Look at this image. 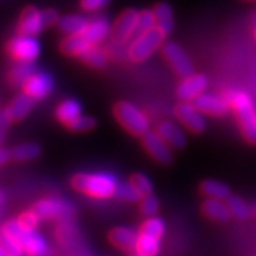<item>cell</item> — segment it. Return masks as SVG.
<instances>
[{
  "instance_id": "cell-16",
  "label": "cell",
  "mask_w": 256,
  "mask_h": 256,
  "mask_svg": "<svg viewBox=\"0 0 256 256\" xmlns=\"http://www.w3.org/2000/svg\"><path fill=\"white\" fill-rule=\"evenodd\" d=\"M36 102L34 99L21 92V94L16 95L10 103L6 104V107H4V110H6V116L10 117V122L17 124L21 122V121L25 120L26 117L29 116L30 112L36 107Z\"/></svg>"
},
{
  "instance_id": "cell-41",
  "label": "cell",
  "mask_w": 256,
  "mask_h": 256,
  "mask_svg": "<svg viewBox=\"0 0 256 256\" xmlns=\"http://www.w3.org/2000/svg\"><path fill=\"white\" fill-rule=\"evenodd\" d=\"M43 16H44V21L47 28H52V26H56L60 20V14L54 8H47V10H43Z\"/></svg>"
},
{
  "instance_id": "cell-48",
  "label": "cell",
  "mask_w": 256,
  "mask_h": 256,
  "mask_svg": "<svg viewBox=\"0 0 256 256\" xmlns=\"http://www.w3.org/2000/svg\"><path fill=\"white\" fill-rule=\"evenodd\" d=\"M133 256H138V255H136V254H134V255Z\"/></svg>"
},
{
  "instance_id": "cell-18",
  "label": "cell",
  "mask_w": 256,
  "mask_h": 256,
  "mask_svg": "<svg viewBox=\"0 0 256 256\" xmlns=\"http://www.w3.org/2000/svg\"><path fill=\"white\" fill-rule=\"evenodd\" d=\"M110 30H112V25L110 20L106 16L96 14L88 18V26L82 34L90 40V43L96 46L103 43L110 36Z\"/></svg>"
},
{
  "instance_id": "cell-2",
  "label": "cell",
  "mask_w": 256,
  "mask_h": 256,
  "mask_svg": "<svg viewBox=\"0 0 256 256\" xmlns=\"http://www.w3.org/2000/svg\"><path fill=\"white\" fill-rule=\"evenodd\" d=\"M224 98L236 114L244 140L251 146H256V110L251 96L246 91L229 90Z\"/></svg>"
},
{
  "instance_id": "cell-11",
  "label": "cell",
  "mask_w": 256,
  "mask_h": 256,
  "mask_svg": "<svg viewBox=\"0 0 256 256\" xmlns=\"http://www.w3.org/2000/svg\"><path fill=\"white\" fill-rule=\"evenodd\" d=\"M55 88V81L50 73L36 69L21 86V92L26 94L36 102L44 100L51 95Z\"/></svg>"
},
{
  "instance_id": "cell-6",
  "label": "cell",
  "mask_w": 256,
  "mask_h": 256,
  "mask_svg": "<svg viewBox=\"0 0 256 256\" xmlns=\"http://www.w3.org/2000/svg\"><path fill=\"white\" fill-rule=\"evenodd\" d=\"M40 220L47 221H70L74 218L76 208L69 202L60 198H43L36 202L32 207Z\"/></svg>"
},
{
  "instance_id": "cell-8",
  "label": "cell",
  "mask_w": 256,
  "mask_h": 256,
  "mask_svg": "<svg viewBox=\"0 0 256 256\" xmlns=\"http://www.w3.org/2000/svg\"><path fill=\"white\" fill-rule=\"evenodd\" d=\"M140 140H142L143 148L154 162H156L160 166L172 164L173 148L162 140V136L156 130H150L148 133L144 134Z\"/></svg>"
},
{
  "instance_id": "cell-5",
  "label": "cell",
  "mask_w": 256,
  "mask_h": 256,
  "mask_svg": "<svg viewBox=\"0 0 256 256\" xmlns=\"http://www.w3.org/2000/svg\"><path fill=\"white\" fill-rule=\"evenodd\" d=\"M4 50L13 62H36L40 55V43L36 36L16 34L6 43Z\"/></svg>"
},
{
  "instance_id": "cell-43",
  "label": "cell",
  "mask_w": 256,
  "mask_h": 256,
  "mask_svg": "<svg viewBox=\"0 0 256 256\" xmlns=\"http://www.w3.org/2000/svg\"><path fill=\"white\" fill-rule=\"evenodd\" d=\"M4 199H6V194H4L3 190H0V206L4 203Z\"/></svg>"
},
{
  "instance_id": "cell-30",
  "label": "cell",
  "mask_w": 256,
  "mask_h": 256,
  "mask_svg": "<svg viewBox=\"0 0 256 256\" xmlns=\"http://www.w3.org/2000/svg\"><path fill=\"white\" fill-rule=\"evenodd\" d=\"M160 251V238L150 234L140 233L134 254L138 256H156Z\"/></svg>"
},
{
  "instance_id": "cell-10",
  "label": "cell",
  "mask_w": 256,
  "mask_h": 256,
  "mask_svg": "<svg viewBox=\"0 0 256 256\" xmlns=\"http://www.w3.org/2000/svg\"><path fill=\"white\" fill-rule=\"evenodd\" d=\"M174 116L192 134H202L207 126L204 116L192 102H180L174 107Z\"/></svg>"
},
{
  "instance_id": "cell-1",
  "label": "cell",
  "mask_w": 256,
  "mask_h": 256,
  "mask_svg": "<svg viewBox=\"0 0 256 256\" xmlns=\"http://www.w3.org/2000/svg\"><path fill=\"white\" fill-rule=\"evenodd\" d=\"M118 182L116 176L107 172H80L70 178V185L76 192L94 199L114 196Z\"/></svg>"
},
{
  "instance_id": "cell-46",
  "label": "cell",
  "mask_w": 256,
  "mask_h": 256,
  "mask_svg": "<svg viewBox=\"0 0 256 256\" xmlns=\"http://www.w3.org/2000/svg\"><path fill=\"white\" fill-rule=\"evenodd\" d=\"M0 256H6V254H4L2 250H0Z\"/></svg>"
},
{
  "instance_id": "cell-25",
  "label": "cell",
  "mask_w": 256,
  "mask_h": 256,
  "mask_svg": "<svg viewBox=\"0 0 256 256\" xmlns=\"http://www.w3.org/2000/svg\"><path fill=\"white\" fill-rule=\"evenodd\" d=\"M154 13L156 17V26L169 36L174 29V14L173 8L166 2H159L154 6Z\"/></svg>"
},
{
  "instance_id": "cell-31",
  "label": "cell",
  "mask_w": 256,
  "mask_h": 256,
  "mask_svg": "<svg viewBox=\"0 0 256 256\" xmlns=\"http://www.w3.org/2000/svg\"><path fill=\"white\" fill-rule=\"evenodd\" d=\"M114 198L120 199L125 203H140L143 195L130 181H120L114 192Z\"/></svg>"
},
{
  "instance_id": "cell-20",
  "label": "cell",
  "mask_w": 256,
  "mask_h": 256,
  "mask_svg": "<svg viewBox=\"0 0 256 256\" xmlns=\"http://www.w3.org/2000/svg\"><path fill=\"white\" fill-rule=\"evenodd\" d=\"M156 132L162 136V140L168 143L173 150L185 148L188 144V136L182 132L180 126H177L172 121L166 120L156 126Z\"/></svg>"
},
{
  "instance_id": "cell-13",
  "label": "cell",
  "mask_w": 256,
  "mask_h": 256,
  "mask_svg": "<svg viewBox=\"0 0 256 256\" xmlns=\"http://www.w3.org/2000/svg\"><path fill=\"white\" fill-rule=\"evenodd\" d=\"M208 84V78L202 73H192L181 80L177 86L176 94L181 102H194L204 92Z\"/></svg>"
},
{
  "instance_id": "cell-26",
  "label": "cell",
  "mask_w": 256,
  "mask_h": 256,
  "mask_svg": "<svg viewBox=\"0 0 256 256\" xmlns=\"http://www.w3.org/2000/svg\"><path fill=\"white\" fill-rule=\"evenodd\" d=\"M88 24V18L81 14H65L60 17L58 22V29L65 36L70 34H82Z\"/></svg>"
},
{
  "instance_id": "cell-34",
  "label": "cell",
  "mask_w": 256,
  "mask_h": 256,
  "mask_svg": "<svg viewBox=\"0 0 256 256\" xmlns=\"http://www.w3.org/2000/svg\"><path fill=\"white\" fill-rule=\"evenodd\" d=\"M0 250L6 254V256H18L24 254L22 244L3 230H0Z\"/></svg>"
},
{
  "instance_id": "cell-23",
  "label": "cell",
  "mask_w": 256,
  "mask_h": 256,
  "mask_svg": "<svg viewBox=\"0 0 256 256\" xmlns=\"http://www.w3.org/2000/svg\"><path fill=\"white\" fill-rule=\"evenodd\" d=\"M199 192L206 198L220 199V200H228V198L232 195L230 188L220 182L218 180H204L199 184Z\"/></svg>"
},
{
  "instance_id": "cell-38",
  "label": "cell",
  "mask_w": 256,
  "mask_h": 256,
  "mask_svg": "<svg viewBox=\"0 0 256 256\" xmlns=\"http://www.w3.org/2000/svg\"><path fill=\"white\" fill-rule=\"evenodd\" d=\"M17 221H18V224L21 225L24 230L32 232L36 229V226L39 225V221H40V218L36 214V211H32V208H30L29 211L21 212L18 214V218H17Z\"/></svg>"
},
{
  "instance_id": "cell-27",
  "label": "cell",
  "mask_w": 256,
  "mask_h": 256,
  "mask_svg": "<svg viewBox=\"0 0 256 256\" xmlns=\"http://www.w3.org/2000/svg\"><path fill=\"white\" fill-rule=\"evenodd\" d=\"M10 154H12V160L17 162H32L42 155V147L34 142L20 143L10 148Z\"/></svg>"
},
{
  "instance_id": "cell-42",
  "label": "cell",
  "mask_w": 256,
  "mask_h": 256,
  "mask_svg": "<svg viewBox=\"0 0 256 256\" xmlns=\"http://www.w3.org/2000/svg\"><path fill=\"white\" fill-rule=\"evenodd\" d=\"M12 160V154H10V150L3 148L0 147V166H6Z\"/></svg>"
},
{
  "instance_id": "cell-15",
  "label": "cell",
  "mask_w": 256,
  "mask_h": 256,
  "mask_svg": "<svg viewBox=\"0 0 256 256\" xmlns=\"http://www.w3.org/2000/svg\"><path fill=\"white\" fill-rule=\"evenodd\" d=\"M192 103L196 106L203 114L212 117H222L228 114L230 106L224 96H218L212 94H200Z\"/></svg>"
},
{
  "instance_id": "cell-9",
  "label": "cell",
  "mask_w": 256,
  "mask_h": 256,
  "mask_svg": "<svg viewBox=\"0 0 256 256\" xmlns=\"http://www.w3.org/2000/svg\"><path fill=\"white\" fill-rule=\"evenodd\" d=\"M162 54L178 77L184 78L194 73L192 58L178 43L166 42L162 47Z\"/></svg>"
},
{
  "instance_id": "cell-47",
  "label": "cell",
  "mask_w": 256,
  "mask_h": 256,
  "mask_svg": "<svg viewBox=\"0 0 256 256\" xmlns=\"http://www.w3.org/2000/svg\"><path fill=\"white\" fill-rule=\"evenodd\" d=\"M0 110H2V95H0Z\"/></svg>"
},
{
  "instance_id": "cell-3",
  "label": "cell",
  "mask_w": 256,
  "mask_h": 256,
  "mask_svg": "<svg viewBox=\"0 0 256 256\" xmlns=\"http://www.w3.org/2000/svg\"><path fill=\"white\" fill-rule=\"evenodd\" d=\"M114 116L117 122L132 136L142 138L150 132V118L132 102H117L114 106Z\"/></svg>"
},
{
  "instance_id": "cell-4",
  "label": "cell",
  "mask_w": 256,
  "mask_h": 256,
  "mask_svg": "<svg viewBox=\"0 0 256 256\" xmlns=\"http://www.w3.org/2000/svg\"><path fill=\"white\" fill-rule=\"evenodd\" d=\"M166 34L158 26L148 32L134 36L129 44V60L132 62H143L151 58L166 42Z\"/></svg>"
},
{
  "instance_id": "cell-7",
  "label": "cell",
  "mask_w": 256,
  "mask_h": 256,
  "mask_svg": "<svg viewBox=\"0 0 256 256\" xmlns=\"http://www.w3.org/2000/svg\"><path fill=\"white\" fill-rule=\"evenodd\" d=\"M140 21V10L128 8L114 20L110 30V40L116 43H130L136 36V28Z\"/></svg>"
},
{
  "instance_id": "cell-33",
  "label": "cell",
  "mask_w": 256,
  "mask_h": 256,
  "mask_svg": "<svg viewBox=\"0 0 256 256\" xmlns=\"http://www.w3.org/2000/svg\"><path fill=\"white\" fill-rule=\"evenodd\" d=\"M140 233L150 234V236H154V237L162 240V237L166 233V222L158 216L147 218V220L140 228Z\"/></svg>"
},
{
  "instance_id": "cell-49",
  "label": "cell",
  "mask_w": 256,
  "mask_h": 256,
  "mask_svg": "<svg viewBox=\"0 0 256 256\" xmlns=\"http://www.w3.org/2000/svg\"><path fill=\"white\" fill-rule=\"evenodd\" d=\"M18 256H22V255H18Z\"/></svg>"
},
{
  "instance_id": "cell-39",
  "label": "cell",
  "mask_w": 256,
  "mask_h": 256,
  "mask_svg": "<svg viewBox=\"0 0 256 256\" xmlns=\"http://www.w3.org/2000/svg\"><path fill=\"white\" fill-rule=\"evenodd\" d=\"M110 0H80L81 10L86 13H96L104 10Z\"/></svg>"
},
{
  "instance_id": "cell-35",
  "label": "cell",
  "mask_w": 256,
  "mask_h": 256,
  "mask_svg": "<svg viewBox=\"0 0 256 256\" xmlns=\"http://www.w3.org/2000/svg\"><path fill=\"white\" fill-rule=\"evenodd\" d=\"M160 208V202L158 199L156 195H154L152 192L148 195H144L142 198V200L140 202V214L146 218H152L156 216L158 212H159Z\"/></svg>"
},
{
  "instance_id": "cell-14",
  "label": "cell",
  "mask_w": 256,
  "mask_h": 256,
  "mask_svg": "<svg viewBox=\"0 0 256 256\" xmlns=\"http://www.w3.org/2000/svg\"><path fill=\"white\" fill-rule=\"evenodd\" d=\"M140 230L129 226H114L108 233L107 238L114 247L125 252H134Z\"/></svg>"
},
{
  "instance_id": "cell-29",
  "label": "cell",
  "mask_w": 256,
  "mask_h": 256,
  "mask_svg": "<svg viewBox=\"0 0 256 256\" xmlns=\"http://www.w3.org/2000/svg\"><path fill=\"white\" fill-rule=\"evenodd\" d=\"M229 210H230L232 214L236 220L240 221H246L254 216L252 212V206H248L244 199H242L240 195L232 194L226 200Z\"/></svg>"
},
{
  "instance_id": "cell-24",
  "label": "cell",
  "mask_w": 256,
  "mask_h": 256,
  "mask_svg": "<svg viewBox=\"0 0 256 256\" xmlns=\"http://www.w3.org/2000/svg\"><path fill=\"white\" fill-rule=\"evenodd\" d=\"M36 70V66L34 65V62H14V65L6 73V82L12 88H21L24 82Z\"/></svg>"
},
{
  "instance_id": "cell-21",
  "label": "cell",
  "mask_w": 256,
  "mask_h": 256,
  "mask_svg": "<svg viewBox=\"0 0 256 256\" xmlns=\"http://www.w3.org/2000/svg\"><path fill=\"white\" fill-rule=\"evenodd\" d=\"M24 254L26 256H47L48 255V244L43 238L42 234L36 230L28 232L22 240Z\"/></svg>"
},
{
  "instance_id": "cell-40",
  "label": "cell",
  "mask_w": 256,
  "mask_h": 256,
  "mask_svg": "<svg viewBox=\"0 0 256 256\" xmlns=\"http://www.w3.org/2000/svg\"><path fill=\"white\" fill-rule=\"evenodd\" d=\"M10 125H12V122H10V117L6 116L4 108H2L0 110V147H3L4 142H6V133H8Z\"/></svg>"
},
{
  "instance_id": "cell-17",
  "label": "cell",
  "mask_w": 256,
  "mask_h": 256,
  "mask_svg": "<svg viewBox=\"0 0 256 256\" xmlns=\"http://www.w3.org/2000/svg\"><path fill=\"white\" fill-rule=\"evenodd\" d=\"M200 211L204 218L214 222H218V224H225L233 218V214L229 210L226 200L207 198L200 204Z\"/></svg>"
},
{
  "instance_id": "cell-22",
  "label": "cell",
  "mask_w": 256,
  "mask_h": 256,
  "mask_svg": "<svg viewBox=\"0 0 256 256\" xmlns=\"http://www.w3.org/2000/svg\"><path fill=\"white\" fill-rule=\"evenodd\" d=\"M82 114L81 103L76 99H64L58 104L55 110V117L58 122L66 126L73 120Z\"/></svg>"
},
{
  "instance_id": "cell-37",
  "label": "cell",
  "mask_w": 256,
  "mask_h": 256,
  "mask_svg": "<svg viewBox=\"0 0 256 256\" xmlns=\"http://www.w3.org/2000/svg\"><path fill=\"white\" fill-rule=\"evenodd\" d=\"M129 181L132 182V184L138 188V190H140V192L143 195V196L152 192V188H154L152 182H151L148 176L144 174V173H140V172L133 173V174L130 176Z\"/></svg>"
},
{
  "instance_id": "cell-19",
  "label": "cell",
  "mask_w": 256,
  "mask_h": 256,
  "mask_svg": "<svg viewBox=\"0 0 256 256\" xmlns=\"http://www.w3.org/2000/svg\"><path fill=\"white\" fill-rule=\"evenodd\" d=\"M92 46L94 44L90 43V40L84 34H70L62 39L58 48L64 56L81 58Z\"/></svg>"
},
{
  "instance_id": "cell-44",
  "label": "cell",
  "mask_w": 256,
  "mask_h": 256,
  "mask_svg": "<svg viewBox=\"0 0 256 256\" xmlns=\"http://www.w3.org/2000/svg\"><path fill=\"white\" fill-rule=\"evenodd\" d=\"M252 212H254V216H255L256 218V203L255 204H252Z\"/></svg>"
},
{
  "instance_id": "cell-45",
  "label": "cell",
  "mask_w": 256,
  "mask_h": 256,
  "mask_svg": "<svg viewBox=\"0 0 256 256\" xmlns=\"http://www.w3.org/2000/svg\"><path fill=\"white\" fill-rule=\"evenodd\" d=\"M254 38L256 39V25H255V28H254Z\"/></svg>"
},
{
  "instance_id": "cell-12",
  "label": "cell",
  "mask_w": 256,
  "mask_h": 256,
  "mask_svg": "<svg viewBox=\"0 0 256 256\" xmlns=\"http://www.w3.org/2000/svg\"><path fill=\"white\" fill-rule=\"evenodd\" d=\"M44 29H47V25L43 16V10H39L36 6H25L17 21V34L36 36Z\"/></svg>"
},
{
  "instance_id": "cell-32",
  "label": "cell",
  "mask_w": 256,
  "mask_h": 256,
  "mask_svg": "<svg viewBox=\"0 0 256 256\" xmlns=\"http://www.w3.org/2000/svg\"><path fill=\"white\" fill-rule=\"evenodd\" d=\"M96 125L98 121L95 117L88 116V114H80L76 120L72 121L65 128L73 132V133H88V132L94 130Z\"/></svg>"
},
{
  "instance_id": "cell-28",
  "label": "cell",
  "mask_w": 256,
  "mask_h": 256,
  "mask_svg": "<svg viewBox=\"0 0 256 256\" xmlns=\"http://www.w3.org/2000/svg\"><path fill=\"white\" fill-rule=\"evenodd\" d=\"M81 60L84 62V65L90 66L91 69L102 70V69H104L108 65L110 56H108L107 51H106L104 47H100L99 44H96L92 46V47L82 56Z\"/></svg>"
},
{
  "instance_id": "cell-36",
  "label": "cell",
  "mask_w": 256,
  "mask_h": 256,
  "mask_svg": "<svg viewBox=\"0 0 256 256\" xmlns=\"http://www.w3.org/2000/svg\"><path fill=\"white\" fill-rule=\"evenodd\" d=\"M156 28V17L152 10H140V21H138V28H136V36L148 32V30Z\"/></svg>"
}]
</instances>
